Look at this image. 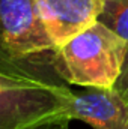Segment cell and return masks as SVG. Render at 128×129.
Wrapping results in <instances>:
<instances>
[{"instance_id": "obj_1", "label": "cell", "mask_w": 128, "mask_h": 129, "mask_svg": "<svg viewBox=\"0 0 128 129\" xmlns=\"http://www.w3.org/2000/svg\"><path fill=\"white\" fill-rule=\"evenodd\" d=\"M54 51L0 56V129H29L71 120L74 92L54 66Z\"/></svg>"}, {"instance_id": "obj_2", "label": "cell", "mask_w": 128, "mask_h": 129, "mask_svg": "<svg viewBox=\"0 0 128 129\" xmlns=\"http://www.w3.org/2000/svg\"><path fill=\"white\" fill-rule=\"evenodd\" d=\"M127 54V41L96 21L54 51V66L68 84L112 89Z\"/></svg>"}, {"instance_id": "obj_3", "label": "cell", "mask_w": 128, "mask_h": 129, "mask_svg": "<svg viewBox=\"0 0 128 129\" xmlns=\"http://www.w3.org/2000/svg\"><path fill=\"white\" fill-rule=\"evenodd\" d=\"M0 56L20 59L56 50L35 0H0Z\"/></svg>"}, {"instance_id": "obj_4", "label": "cell", "mask_w": 128, "mask_h": 129, "mask_svg": "<svg viewBox=\"0 0 128 129\" xmlns=\"http://www.w3.org/2000/svg\"><path fill=\"white\" fill-rule=\"evenodd\" d=\"M56 50L98 21L105 0H35Z\"/></svg>"}, {"instance_id": "obj_5", "label": "cell", "mask_w": 128, "mask_h": 129, "mask_svg": "<svg viewBox=\"0 0 128 129\" xmlns=\"http://www.w3.org/2000/svg\"><path fill=\"white\" fill-rule=\"evenodd\" d=\"M69 117L94 129H128V99L115 87H84L74 92Z\"/></svg>"}, {"instance_id": "obj_6", "label": "cell", "mask_w": 128, "mask_h": 129, "mask_svg": "<svg viewBox=\"0 0 128 129\" xmlns=\"http://www.w3.org/2000/svg\"><path fill=\"white\" fill-rule=\"evenodd\" d=\"M98 21L128 42V0H105Z\"/></svg>"}, {"instance_id": "obj_7", "label": "cell", "mask_w": 128, "mask_h": 129, "mask_svg": "<svg viewBox=\"0 0 128 129\" xmlns=\"http://www.w3.org/2000/svg\"><path fill=\"white\" fill-rule=\"evenodd\" d=\"M115 89H118L128 99V54L127 59H125V63H124V68H122V72H121V75L115 84Z\"/></svg>"}, {"instance_id": "obj_8", "label": "cell", "mask_w": 128, "mask_h": 129, "mask_svg": "<svg viewBox=\"0 0 128 129\" xmlns=\"http://www.w3.org/2000/svg\"><path fill=\"white\" fill-rule=\"evenodd\" d=\"M71 120H62V122H53V123H45L39 126H33L29 129H69Z\"/></svg>"}]
</instances>
